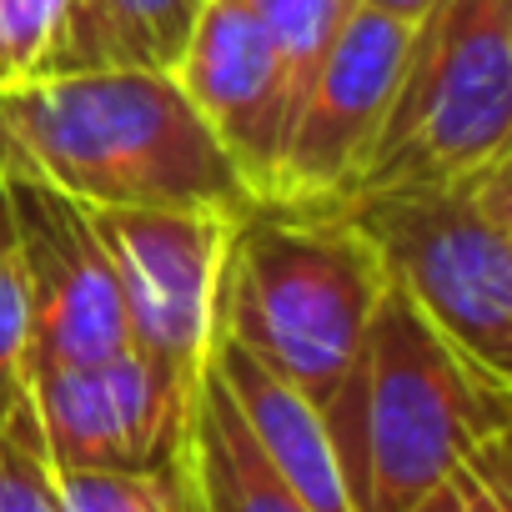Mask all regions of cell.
<instances>
[{
	"label": "cell",
	"mask_w": 512,
	"mask_h": 512,
	"mask_svg": "<svg viewBox=\"0 0 512 512\" xmlns=\"http://www.w3.org/2000/svg\"><path fill=\"white\" fill-rule=\"evenodd\" d=\"M0 176L81 206H191L241 216L256 196L171 71L111 66L0 81Z\"/></svg>",
	"instance_id": "obj_1"
},
{
	"label": "cell",
	"mask_w": 512,
	"mask_h": 512,
	"mask_svg": "<svg viewBox=\"0 0 512 512\" xmlns=\"http://www.w3.org/2000/svg\"><path fill=\"white\" fill-rule=\"evenodd\" d=\"M512 382L462 357L397 287L322 402L352 512H407L477 442L507 432Z\"/></svg>",
	"instance_id": "obj_2"
},
{
	"label": "cell",
	"mask_w": 512,
	"mask_h": 512,
	"mask_svg": "<svg viewBox=\"0 0 512 512\" xmlns=\"http://www.w3.org/2000/svg\"><path fill=\"white\" fill-rule=\"evenodd\" d=\"M382 292L377 256L337 201H251L226 236L216 337H231L322 407Z\"/></svg>",
	"instance_id": "obj_3"
},
{
	"label": "cell",
	"mask_w": 512,
	"mask_h": 512,
	"mask_svg": "<svg viewBox=\"0 0 512 512\" xmlns=\"http://www.w3.org/2000/svg\"><path fill=\"white\" fill-rule=\"evenodd\" d=\"M337 211L387 287L462 357L512 382V151L452 176L357 186Z\"/></svg>",
	"instance_id": "obj_4"
},
{
	"label": "cell",
	"mask_w": 512,
	"mask_h": 512,
	"mask_svg": "<svg viewBox=\"0 0 512 512\" xmlns=\"http://www.w3.org/2000/svg\"><path fill=\"white\" fill-rule=\"evenodd\" d=\"M512 146V0H432L357 186L452 176ZM352 186V191H357Z\"/></svg>",
	"instance_id": "obj_5"
},
{
	"label": "cell",
	"mask_w": 512,
	"mask_h": 512,
	"mask_svg": "<svg viewBox=\"0 0 512 512\" xmlns=\"http://www.w3.org/2000/svg\"><path fill=\"white\" fill-rule=\"evenodd\" d=\"M121 287L131 347L201 377L216 347V287L236 216L191 206H86Z\"/></svg>",
	"instance_id": "obj_6"
},
{
	"label": "cell",
	"mask_w": 512,
	"mask_h": 512,
	"mask_svg": "<svg viewBox=\"0 0 512 512\" xmlns=\"http://www.w3.org/2000/svg\"><path fill=\"white\" fill-rule=\"evenodd\" d=\"M11 196L21 282H26V382L36 372L91 367L131 347L111 256L91 226V211L66 191L0 176Z\"/></svg>",
	"instance_id": "obj_7"
},
{
	"label": "cell",
	"mask_w": 512,
	"mask_h": 512,
	"mask_svg": "<svg viewBox=\"0 0 512 512\" xmlns=\"http://www.w3.org/2000/svg\"><path fill=\"white\" fill-rule=\"evenodd\" d=\"M412 21L357 6L322 51L287 126L267 201H342L387 116Z\"/></svg>",
	"instance_id": "obj_8"
},
{
	"label": "cell",
	"mask_w": 512,
	"mask_h": 512,
	"mask_svg": "<svg viewBox=\"0 0 512 512\" xmlns=\"http://www.w3.org/2000/svg\"><path fill=\"white\" fill-rule=\"evenodd\" d=\"M201 377L126 347L91 367L31 377V407L51 467H156L186 452Z\"/></svg>",
	"instance_id": "obj_9"
},
{
	"label": "cell",
	"mask_w": 512,
	"mask_h": 512,
	"mask_svg": "<svg viewBox=\"0 0 512 512\" xmlns=\"http://www.w3.org/2000/svg\"><path fill=\"white\" fill-rule=\"evenodd\" d=\"M171 81L226 146L251 196L267 201L287 126L302 101L277 36L241 0H201L186 46L171 61Z\"/></svg>",
	"instance_id": "obj_10"
},
{
	"label": "cell",
	"mask_w": 512,
	"mask_h": 512,
	"mask_svg": "<svg viewBox=\"0 0 512 512\" xmlns=\"http://www.w3.org/2000/svg\"><path fill=\"white\" fill-rule=\"evenodd\" d=\"M206 367L226 387V397L241 412V422L256 437V447L272 457V467L292 482V492L312 512H352L347 492H342V472H337L332 442H327L322 407L312 397H302L292 382H282L272 367H262L231 337H216Z\"/></svg>",
	"instance_id": "obj_11"
},
{
	"label": "cell",
	"mask_w": 512,
	"mask_h": 512,
	"mask_svg": "<svg viewBox=\"0 0 512 512\" xmlns=\"http://www.w3.org/2000/svg\"><path fill=\"white\" fill-rule=\"evenodd\" d=\"M201 0H71L36 76H76L111 66L171 71Z\"/></svg>",
	"instance_id": "obj_12"
},
{
	"label": "cell",
	"mask_w": 512,
	"mask_h": 512,
	"mask_svg": "<svg viewBox=\"0 0 512 512\" xmlns=\"http://www.w3.org/2000/svg\"><path fill=\"white\" fill-rule=\"evenodd\" d=\"M186 452H191L201 512H312L292 492V482L272 467V457L256 447V437L246 432L241 412L231 407L211 367L196 382Z\"/></svg>",
	"instance_id": "obj_13"
},
{
	"label": "cell",
	"mask_w": 512,
	"mask_h": 512,
	"mask_svg": "<svg viewBox=\"0 0 512 512\" xmlns=\"http://www.w3.org/2000/svg\"><path fill=\"white\" fill-rule=\"evenodd\" d=\"M61 512H201L191 452L156 467H56Z\"/></svg>",
	"instance_id": "obj_14"
},
{
	"label": "cell",
	"mask_w": 512,
	"mask_h": 512,
	"mask_svg": "<svg viewBox=\"0 0 512 512\" xmlns=\"http://www.w3.org/2000/svg\"><path fill=\"white\" fill-rule=\"evenodd\" d=\"M0 512H61L56 467L46 457L31 392L0 417Z\"/></svg>",
	"instance_id": "obj_15"
},
{
	"label": "cell",
	"mask_w": 512,
	"mask_h": 512,
	"mask_svg": "<svg viewBox=\"0 0 512 512\" xmlns=\"http://www.w3.org/2000/svg\"><path fill=\"white\" fill-rule=\"evenodd\" d=\"M241 6L277 36V46H282V56L292 66L297 96H302L312 71H317V61H322V51L332 46L342 21L357 11V0H241Z\"/></svg>",
	"instance_id": "obj_16"
},
{
	"label": "cell",
	"mask_w": 512,
	"mask_h": 512,
	"mask_svg": "<svg viewBox=\"0 0 512 512\" xmlns=\"http://www.w3.org/2000/svg\"><path fill=\"white\" fill-rule=\"evenodd\" d=\"M407 512H512V447H507V432H492L487 442H477Z\"/></svg>",
	"instance_id": "obj_17"
},
{
	"label": "cell",
	"mask_w": 512,
	"mask_h": 512,
	"mask_svg": "<svg viewBox=\"0 0 512 512\" xmlns=\"http://www.w3.org/2000/svg\"><path fill=\"white\" fill-rule=\"evenodd\" d=\"M31 392L26 382V282H21V251L11 196L0 181V417Z\"/></svg>",
	"instance_id": "obj_18"
},
{
	"label": "cell",
	"mask_w": 512,
	"mask_h": 512,
	"mask_svg": "<svg viewBox=\"0 0 512 512\" xmlns=\"http://www.w3.org/2000/svg\"><path fill=\"white\" fill-rule=\"evenodd\" d=\"M71 0H0V76L21 81L46 61Z\"/></svg>",
	"instance_id": "obj_19"
},
{
	"label": "cell",
	"mask_w": 512,
	"mask_h": 512,
	"mask_svg": "<svg viewBox=\"0 0 512 512\" xmlns=\"http://www.w3.org/2000/svg\"><path fill=\"white\" fill-rule=\"evenodd\" d=\"M357 6H372V11H382V16H397V21H417L432 0H357Z\"/></svg>",
	"instance_id": "obj_20"
},
{
	"label": "cell",
	"mask_w": 512,
	"mask_h": 512,
	"mask_svg": "<svg viewBox=\"0 0 512 512\" xmlns=\"http://www.w3.org/2000/svg\"><path fill=\"white\" fill-rule=\"evenodd\" d=\"M0 81H6V76H0Z\"/></svg>",
	"instance_id": "obj_21"
}]
</instances>
